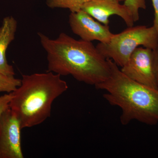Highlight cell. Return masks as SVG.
I'll use <instances>...</instances> for the list:
<instances>
[{"mask_svg":"<svg viewBox=\"0 0 158 158\" xmlns=\"http://www.w3.org/2000/svg\"><path fill=\"white\" fill-rule=\"evenodd\" d=\"M42 47L46 52L47 71L62 76H72L88 85H98L110 76L109 59L92 42L76 40L64 33L56 39L38 34Z\"/></svg>","mask_w":158,"mask_h":158,"instance_id":"cell-1","label":"cell"},{"mask_svg":"<svg viewBox=\"0 0 158 158\" xmlns=\"http://www.w3.org/2000/svg\"><path fill=\"white\" fill-rule=\"evenodd\" d=\"M109 59L110 76L95 86L105 90L104 98L112 106L121 109L120 121L126 125L136 120L149 125L158 123V89L133 81L124 74L118 66Z\"/></svg>","mask_w":158,"mask_h":158,"instance_id":"cell-2","label":"cell"},{"mask_svg":"<svg viewBox=\"0 0 158 158\" xmlns=\"http://www.w3.org/2000/svg\"><path fill=\"white\" fill-rule=\"evenodd\" d=\"M68 89L61 76L51 72L23 75L21 84L12 92L9 108L22 129L33 127L50 117L54 101Z\"/></svg>","mask_w":158,"mask_h":158,"instance_id":"cell-3","label":"cell"},{"mask_svg":"<svg viewBox=\"0 0 158 158\" xmlns=\"http://www.w3.org/2000/svg\"><path fill=\"white\" fill-rule=\"evenodd\" d=\"M158 45V34L153 26L140 25L128 27L119 34H114L109 42H100L96 47L106 59L122 67L139 47L153 50Z\"/></svg>","mask_w":158,"mask_h":158,"instance_id":"cell-4","label":"cell"},{"mask_svg":"<svg viewBox=\"0 0 158 158\" xmlns=\"http://www.w3.org/2000/svg\"><path fill=\"white\" fill-rule=\"evenodd\" d=\"M122 72L133 81L158 89L153 64V50L139 47L121 67Z\"/></svg>","mask_w":158,"mask_h":158,"instance_id":"cell-5","label":"cell"},{"mask_svg":"<svg viewBox=\"0 0 158 158\" xmlns=\"http://www.w3.org/2000/svg\"><path fill=\"white\" fill-rule=\"evenodd\" d=\"M21 127L10 108L0 117V158H23Z\"/></svg>","mask_w":158,"mask_h":158,"instance_id":"cell-6","label":"cell"},{"mask_svg":"<svg viewBox=\"0 0 158 158\" xmlns=\"http://www.w3.org/2000/svg\"><path fill=\"white\" fill-rule=\"evenodd\" d=\"M69 23L73 34L78 35L82 40L88 42L98 40L107 43L114 35L110 31L109 25L96 21L82 9L71 12Z\"/></svg>","mask_w":158,"mask_h":158,"instance_id":"cell-7","label":"cell"},{"mask_svg":"<svg viewBox=\"0 0 158 158\" xmlns=\"http://www.w3.org/2000/svg\"><path fill=\"white\" fill-rule=\"evenodd\" d=\"M81 9L105 25H109V18L113 15L121 17L128 27L135 23L129 9L118 0H91L84 4Z\"/></svg>","mask_w":158,"mask_h":158,"instance_id":"cell-8","label":"cell"},{"mask_svg":"<svg viewBox=\"0 0 158 158\" xmlns=\"http://www.w3.org/2000/svg\"><path fill=\"white\" fill-rule=\"evenodd\" d=\"M18 23L12 16L4 18L0 27V72L9 76H15L14 68L8 62L7 49L15 38Z\"/></svg>","mask_w":158,"mask_h":158,"instance_id":"cell-9","label":"cell"},{"mask_svg":"<svg viewBox=\"0 0 158 158\" xmlns=\"http://www.w3.org/2000/svg\"><path fill=\"white\" fill-rule=\"evenodd\" d=\"M47 5L51 9H68L71 12H76L81 9L82 6L91 0H45ZM120 2L125 0H118Z\"/></svg>","mask_w":158,"mask_h":158,"instance_id":"cell-10","label":"cell"},{"mask_svg":"<svg viewBox=\"0 0 158 158\" xmlns=\"http://www.w3.org/2000/svg\"><path fill=\"white\" fill-rule=\"evenodd\" d=\"M21 84V79L9 76L0 72V93L14 92Z\"/></svg>","mask_w":158,"mask_h":158,"instance_id":"cell-11","label":"cell"},{"mask_svg":"<svg viewBox=\"0 0 158 158\" xmlns=\"http://www.w3.org/2000/svg\"><path fill=\"white\" fill-rule=\"evenodd\" d=\"M124 5L133 13H137L139 9H146L145 0H125Z\"/></svg>","mask_w":158,"mask_h":158,"instance_id":"cell-12","label":"cell"},{"mask_svg":"<svg viewBox=\"0 0 158 158\" xmlns=\"http://www.w3.org/2000/svg\"><path fill=\"white\" fill-rule=\"evenodd\" d=\"M12 97V92L0 96V117L4 111L9 108V103Z\"/></svg>","mask_w":158,"mask_h":158,"instance_id":"cell-13","label":"cell"},{"mask_svg":"<svg viewBox=\"0 0 158 158\" xmlns=\"http://www.w3.org/2000/svg\"><path fill=\"white\" fill-rule=\"evenodd\" d=\"M153 7L154 10V19L153 21V26L155 29L158 36V0H151Z\"/></svg>","mask_w":158,"mask_h":158,"instance_id":"cell-14","label":"cell"},{"mask_svg":"<svg viewBox=\"0 0 158 158\" xmlns=\"http://www.w3.org/2000/svg\"><path fill=\"white\" fill-rule=\"evenodd\" d=\"M153 64L155 73L157 83L158 85V45L153 50Z\"/></svg>","mask_w":158,"mask_h":158,"instance_id":"cell-15","label":"cell"}]
</instances>
